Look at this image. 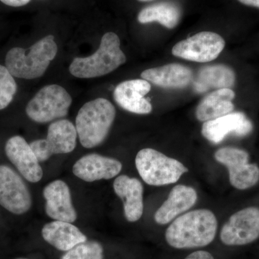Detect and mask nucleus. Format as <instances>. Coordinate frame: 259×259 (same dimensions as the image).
Returning <instances> with one entry per match:
<instances>
[{
	"label": "nucleus",
	"mask_w": 259,
	"mask_h": 259,
	"mask_svg": "<svg viewBox=\"0 0 259 259\" xmlns=\"http://www.w3.org/2000/svg\"><path fill=\"white\" fill-rule=\"evenodd\" d=\"M140 2H150V1H153V0H139Z\"/></svg>",
	"instance_id": "obj_29"
},
{
	"label": "nucleus",
	"mask_w": 259,
	"mask_h": 259,
	"mask_svg": "<svg viewBox=\"0 0 259 259\" xmlns=\"http://www.w3.org/2000/svg\"><path fill=\"white\" fill-rule=\"evenodd\" d=\"M77 136L76 127L71 121L57 120L49 125L47 139L32 141L30 146L39 162H44L53 155L72 152Z\"/></svg>",
	"instance_id": "obj_7"
},
{
	"label": "nucleus",
	"mask_w": 259,
	"mask_h": 259,
	"mask_svg": "<svg viewBox=\"0 0 259 259\" xmlns=\"http://www.w3.org/2000/svg\"><path fill=\"white\" fill-rule=\"evenodd\" d=\"M0 1L8 6L18 8V7H22L28 4L30 0H0Z\"/></svg>",
	"instance_id": "obj_27"
},
{
	"label": "nucleus",
	"mask_w": 259,
	"mask_h": 259,
	"mask_svg": "<svg viewBox=\"0 0 259 259\" xmlns=\"http://www.w3.org/2000/svg\"><path fill=\"white\" fill-rule=\"evenodd\" d=\"M72 98L68 92L58 84L42 88L30 100L26 107L29 118L38 123H47L67 115Z\"/></svg>",
	"instance_id": "obj_6"
},
{
	"label": "nucleus",
	"mask_w": 259,
	"mask_h": 259,
	"mask_svg": "<svg viewBox=\"0 0 259 259\" xmlns=\"http://www.w3.org/2000/svg\"><path fill=\"white\" fill-rule=\"evenodd\" d=\"M225 46L226 42L219 34L200 32L177 42L172 49V54L194 62H210L217 59Z\"/></svg>",
	"instance_id": "obj_9"
},
{
	"label": "nucleus",
	"mask_w": 259,
	"mask_h": 259,
	"mask_svg": "<svg viewBox=\"0 0 259 259\" xmlns=\"http://www.w3.org/2000/svg\"><path fill=\"white\" fill-rule=\"evenodd\" d=\"M103 248L95 241H85L68 250L61 259H102Z\"/></svg>",
	"instance_id": "obj_24"
},
{
	"label": "nucleus",
	"mask_w": 259,
	"mask_h": 259,
	"mask_svg": "<svg viewBox=\"0 0 259 259\" xmlns=\"http://www.w3.org/2000/svg\"><path fill=\"white\" fill-rule=\"evenodd\" d=\"M218 221L209 209L191 211L177 218L167 228L166 240L175 248H200L209 245L217 232Z\"/></svg>",
	"instance_id": "obj_1"
},
{
	"label": "nucleus",
	"mask_w": 259,
	"mask_h": 259,
	"mask_svg": "<svg viewBox=\"0 0 259 259\" xmlns=\"http://www.w3.org/2000/svg\"><path fill=\"white\" fill-rule=\"evenodd\" d=\"M141 77L160 88L182 89L190 84L193 74L190 68L183 65L169 64L145 70Z\"/></svg>",
	"instance_id": "obj_19"
},
{
	"label": "nucleus",
	"mask_w": 259,
	"mask_h": 259,
	"mask_svg": "<svg viewBox=\"0 0 259 259\" xmlns=\"http://www.w3.org/2000/svg\"><path fill=\"white\" fill-rule=\"evenodd\" d=\"M115 115V107L106 99L97 98L85 103L78 112L75 126L83 147L93 148L101 144Z\"/></svg>",
	"instance_id": "obj_3"
},
{
	"label": "nucleus",
	"mask_w": 259,
	"mask_h": 259,
	"mask_svg": "<svg viewBox=\"0 0 259 259\" xmlns=\"http://www.w3.org/2000/svg\"><path fill=\"white\" fill-rule=\"evenodd\" d=\"M57 51L55 39L49 35L28 49L18 47L12 49L7 54L5 64L10 74L15 77L37 79L47 71Z\"/></svg>",
	"instance_id": "obj_2"
},
{
	"label": "nucleus",
	"mask_w": 259,
	"mask_h": 259,
	"mask_svg": "<svg viewBox=\"0 0 259 259\" xmlns=\"http://www.w3.org/2000/svg\"><path fill=\"white\" fill-rule=\"evenodd\" d=\"M197 200V194L193 188L182 185L175 186L168 199L155 213V221L158 224H167L193 207Z\"/></svg>",
	"instance_id": "obj_18"
},
{
	"label": "nucleus",
	"mask_w": 259,
	"mask_h": 259,
	"mask_svg": "<svg viewBox=\"0 0 259 259\" xmlns=\"http://www.w3.org/2000/svg\"><path fill=\"white\" fill-rule=\"evenodd\" d=\"M235 97L231 89H221L209 94L199 102L196 117L201 122H207L231 113L234 110Z\"/></svg>",
	"instance_id": "obj_21"
},
{
	"label": "nucleus",
	"mask_w": 259,
	"mask_h": 259,
	"mask_svg": "<svg viewBox=\"0 0 259 259\" xmlns=\"http://www.w3.org/2000/svg\"><path fill=\"white\" fill-rule=\"evenodd\" d=\"M18 259H26V258H18Z\"/></svg>",
	"instance_id": "obj_30"
},
{
	"label": "nucleus",
	"mask_w": 259,
	"mask_h": 259,
	"mask_svg": "<svg viewBox=\"0 0 259 259\" xmlns=\"http://www.w3.org/2000/svg\"><path fill=\"white\" fill-rule=\"evenodd\" d=\"M253 128V123L243 112H236L204 122L202 134L206 139L217 144L228 135L243 137L250 134Z\"/></svg>",
	"instance_id": "obj_13"
},
{
	"label": "nucleus",
	"mask_w": 259,
	"mask_h": 259,
	"mask_svg": "<svg viewBox=\"0 0 259 259\" xmlns=\"http://www.w3.org/2000/svg\"><path fill=\"white\" fill-rule=\"evenodd\" d=\"M5 153L25 180L36 183L41 180L44 172L30 144L21 136L10 138L5 145Z\"/></svg>",
	"instance_id": "obj_12"
},
{
	"label": "nucleus",
	"mask_w": 259,
	"mask_h": 259,
	"mask_svg": "<svg viewBox=\"0 0 259 259\" xmlns=\"http://www.w3.org/2000/svg\"><path fill=\"white\" fill-rule=\"evenodd\" d=\"M214 158L228 168L229 180L233 187L239 190H248L259 181V167L249 163V154L244 150L233 147L220 148Z\"/></svg>",
	"instance_id": "obj_8"
},
{
	"label": "nucleus",
	"mask_w": 259,
	"mask_h": 259,
	"mask_svg": "<svg viewBox=\"0 0 259 259\" xmlns=\"http://www.w3.org/2000/svg\"><path fill=\"white\" fill-rule=\"evenodd\" d=\"M238 1L247 6L259 8V0H238Z\"/></svg>",
	"instance_id": "obj_28"
},
{
	"label": "nucleus",
	"mask_w": 259,
	"mask_h": 259,
	"mask_svg": "<svg viewBox=\"0 0 259 259\" xmlns=\"http://www.w3.org/2000/svg\"><path fill=\"white\" fill-rule=\"evenodd\" d=\"M151 86L145 79H133L119 83L114 90V100L127 111L146 115L152 111V105L145 98Z\"/></svg>",
	"instance_id": "obj_14"
},
{
	"label": "nucleus",
	"mask_w": 259,
	"mask_h": 259,
	"mask_svg": "<svg viewBox=\"0 0 259 259\" xmlns=\"http://www.w3.org/2000/svg\"><path fill=\"white\" fill-rule=\"evenodd\" d=\"M114 191L123 202L124 212L129 222L139 221L144 212V187L139 180L126 175L117 177Z\"/></svg>",
	"instance_id": "obj_17"
},
{
	"label": "nucleus",
	"mask_w": 259,
	"mask_h": 259,
	"mask_svg": "<svg viewBox=\"0 0 259 259\" xmlns=\"http://www.w3.org/2000/svg\"><path fill=\"white\" fill-rule=\"evenodd\" d=\"M0 205L15 214L28 212L32 198L28 187L9 166L0 165Z\"/></svg>",
	"instance_id": "obj_11"
},
{
	"label": "nucleus",
	"mask_w": 259,
	"mask_h": 259,
	"mask_svg": "<svg viewBox=\"0 0 259 259\" xmlns=\"http://www.w3.org/2000/svg\"><path fill=\"white\" fill-rule=\"evenodd\" d=\"M185 259H214V258L208 252L198 250L191 253Z\"/></svg>",
	"instance_id": "obj_26"
},
{
	"label": "nucleus",
	"mask_w": 259,
	"mask_h": 259,
	"mask_svg": "<svg viewBox=\"0 0 259 259\" xmlns=\"http://www.w3.org/2000/svg\"><path fill=\"white\" fill-rule=\"evenodd\" d=\"M136 166L143 180L156 187L176 183L188 171L180 161L153 148H144L138 153Z\"/></svg>",
	"instance_id": "obj_5"
},
{
	"label": "nucleus",
	"mask_w": 259,
	"mask_h": 259,
	"mask_svg": "<svg viewBox=\"0 0 259 259\" xmlns=\"http://www.w3.org/2000/svg\"><path fill=\"white\" fill-rule=\"evenodd\" d=\"M42 236L49 244L63 251H68L76 245L87 241V237L77 227L64 221L47 223L42 228Z\"/></svg>",
	"instance_id": "obj_20"
},
{
	"label": "nucleus",
	"mask_w": 259,
	"mask_h": 259,
	"mask_svg": "<svg viewBox=\"0 0 259 259\" xmlns=\"http://www.w3.org/2000/svg\"><path fill=\"white\" fill-rule=\"evenodd\" d=\"M44 197L47 200L46 212L55 221L74 223L77 214L73 206L68 185L61 180H56L44 188Z\"/></svg>",
	"instance_id": "obj_16"
},
{
	"label": "nucleus",
	"mask_w": 259,
	"mask_h": 259,
	"mask_svg": "<svg viewBox=\"0 0 259 259\" xmlns=\"http://www.w3.org/2000/svg\"><path fill=\"white\" fill-rule=\"evenodd\" d=\"M120 49V40L115 32H109L102 37L100 47L88 57L75 58L69 66V72L75 77L91 79L112 72L126 62Z\"/></svg>",
	"instance_id": "obj_4"
},
{
	"label": "nucleus",
	"mask_w": 259,
	"mask_h": 259,
	"mask_svg": "<svg viewBox=\"0 0 259 259\" xmlns=\"http://www.w3.org/2000/svg\"><path fill=\"white\" fill-rule=\"evenodd\" d=\"M122 165L114 158L92 153L80 158L73 166L75 176L88 182L110 180L119 175Z\"/></svg>",
	"instance_id": "obj_15"
},
{
	"label": "nucleus",
	"mask_w": 259,
	"mask_h": 259,
	"mask_svg": "<svg viewBox=\"0 0 259 259\" xmlns=\"http://www.w3.org/2000/svg\"><path fill=\"white\" fill-rule=\"evenodd\" d=\"M259 238V209L246 207L230 218L223 226L221 239L227 245L249 244Z\"/></svg>",
	"instance_id": "obj_10"
},
{
	"label": "nucleus",
	"mask_w": 259,
	"mask_h": 259,
	"mask_svg": "<svg viewBox=\"0 0 259 259\" xmlns=\"http://www.w3.org/2000/svg\"><path fill=\"white\" fill-rule=\"evenodd\" d=\"M181 10L172 3H160L144 8L138 15L140 23L157 22L168 29L175 28L180 23Z\"/></svg>",
	"instance_id": "obj_23"
},
{
	"label": "nucleus",
	"mask_w": 259,
	"mask_h": 259,
	"mask_svg": "<svg viewBox=\"0 0 259 259\" xmlns=\"http://www.w3.org/2000/svg\"><path fill=\"white\" fill-rule=\"evenodd\" d=\"M236 82V74L231 68L223 64L204 66L197 73L194 88L197 93L209 89H231Z\"/></svg>",
	"instance_id": "obj_22"
},
{
	"label": "nucleus",
	"mask_w": 259,
	"mask_h": 259,
	"mask_svg": "<svg viewBox=\"0 0 259 259\" xmlns=\"http://www.w3.org/2000/svg\"><path fill=\"white\" fill-rule=\"evenodd\" d=\"M17 93V83L6 66L0 65V110L6 108Z\"/></svg>",
	"instance_id": "obj_25"
}]
</instances>
